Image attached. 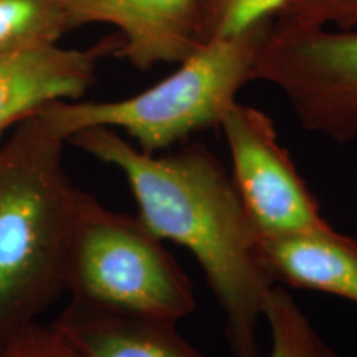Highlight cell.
<instances>
[{"mask_svg":"<svg viewBox=\"0 0 357 357\" xmlns=\"http://www.w3.org/2000/svg\"><path fill=\"white\" fill-rule=\"evenodd\" d=\"M68 142L118 167L147 229L194 255L223 312L231 357H260V324L275 281L258 257V231L222 160L202 142L147 154L101 126L82 129Z\"/></svg>","mask_w":357,"mask_h":357,"instance_id":"obj_1","label":"cell"},{"mask_svg":"<svg viewBox=\"0 0 357 357\" xmlns=\"http://www.w3.org/2000/svg\"><path fill=\"white\" fill-rule=\"evenodd\" d=\"M65 144L38 113L0 141V347L66 294L82 189L63 167Z\"/></svg>","mask_w":357,"mask_h":357,"instance_id":"obj_2","label":"cell"},{"mask_svg":"<svg viewBox=\"0 0 357 357\" xmlns=\"http://www.w3.org/2000/svg\"><path fill=\"white\" fill-rule=\"evenodd\" d=\"M273 22L235 37L205 42L154 86L118 101H56L42 114L65 141L86 128L124 132L134 146L158 154L190 134L220 126L236 95L252 82L253 68Z\"/></svg>","mask_w":357,"mask_h":357,"instance_id":"obj_3","label":"cell"},{"mask_svg":"<svg viewBox=\"0 0 357 357\" xmlns=\"http://www.w3.org/2000/svg\"><path fill=\"white\" fill-rule=\"evenodd\" d=\"M66 294L176 321L195 310L192 281L162 240L137 215L109 211L84 190L71 230Z\"/></svg>","mask_w":357,"mask_h":357,"instance_id":"obj_4","label":"cell"},{"mask_svg":"<svg viewBox=\"0 0 357 357\" xmlns=\"http://www.w3.org/2000/svg\"><path fill=\"white\" fill-rule=\"evenodd\" d=\"M252 82L278 88L307 131L336 142L357 136V29L271 30Z\"/></svg>","mask_w":357,"mask_h":357,"instance_id":"obj_5","label":"cell"},{"mask_svg":"<svg viewBox=\"0 0 357 357\" xmlns=\"http://www.w3.org/2000/svg\"><path fill=\"white\" fill-rule=\"evenodd\" d=\"M218 128L230 153V177L258 234H310L331 227L270 116L236 101Z\"/></svg>","mask_w":357,"mask_h":357,"instance_id":"obj_6","label":"cell"},{"mask_svg":"<svg viewBox=\"0 0 357 357\" xmlns=\"http://www.w3.org/2000/svg\"><path fill=\"white\" fill-rule=\"evenodd\" d=\"M71 30L88 24L118 29L116 55L147 71L178 65L202 45L197 0H61Z\"/></svg>","mask_w":357,"mask_h":357,"instance_id":"obj_7","label":"cell"},{"mask_svg":"<svg viewBox=\"0 0 357 357\" xmlns=\"http://www.w3.org/2000/svg\"><path fill=\"white\" fill-rule=\"evenodd\" d=\"M116 50L114 35L86 50L43 43L0 53V141L45 106L79 100L96 82L100 61Z\"/></svg>","mask_w":357,"mask_h":357,"instance_id":"obj_8","label":"cell"},{"mask_svg":"<svg viewBox=\"0 0 357 357\" xmlns=\"http://www.w3.org/2000/svg\"><path fill=\"white\" fill-rule=\"evenodd\" d=\"M178 321L70 298L52 326L83 357H207Z\"/></svg>","mask_w":357,"mask_h":357,"instance_id":"obj_9","label":"cell"},{"mask_svg":"<svg viewBox=\"0 0 357 357\" xmlns=\"http://www.w3.org/2000/svg\"><path fill=\"white\" fill-rule=\"evenodd\" d=\"M258 257L275 284L333 294L357 305V238L333 225L310 234H258Z\"/></svg>","mask_w":357,"mask_h":357,"instance_id":"obj_10","label":"cell"},{"mask_svg":"<svg viewBox=\"0 0 357 357\" xmlns=\"http://www.w3.org/2000/svg\"><path fill=\"white\" fill-rule=\"evenodd\" d=\"M263 321L268 323L271 339L268 357H339L288 288L281 284L271 288Z\"/></svg>","mask_w":357,"mask_h":357,"instance_id":"obj_11","label":"cell"},{"mask_svg":"<svg viewBox=\"0 0 357 357\" xmlns=\"http://www.w3.org/2000/svg\"><path fill=\"white\" fill-rule=\"evenodd\" d=\"M70 30L61 0H0V53L58 43Z\"/></svg>","mask_w":357,"mask_h":357,"instance_id":"obj_12","label":"cell"},{"mask_svg":"<svg viewBox=\"0 0 357 357\" xmlns=\"http://www.w3.org/2000/svg\"><path fill=\"white\" fill-rule=\"evenodd\" d=\"M289 0H197L200 42L235 37L275 22Z\"/></svg>","mask_w":357,"mask_h":357,"instance_id":"obj_13","label":"cell"},{"mask_svg":"<svg viewBox=\"0 0 357 357\" xmlns=\"http://www.w3.org/2000/svg\"><path fill=\"white\" fill-rule=\"evenodd\" d=\"M328 26L357 29V0H289L273 22L275 32Z\"/></svg>","mask_w":357,"mask_h":357,"instance_id":"obj_14","label":"cell"},{"mask_svg":"<svg viewBox=\"0 0 357 357\" xmlns=\"http://www.w3.org/2000/svg\"><path fill=\"white\" fill-rule=\"evenodd\" d=\"M0 357H83L53 328L35 323L0 347Z\"/></svg>","mask_w":357,"mask_h":357,"instance_id":"obj_15","label":"cell"}]
</instances>
